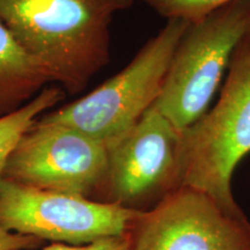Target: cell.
Instances as JSON below:
<instances>
[{
    "instance_id": "1",
    "label": "cell",
    "mask_w": 250,
    "mask_h": 250,
    "mask_svg": "<svg viewBox=\"0 0 250 250\" xmlns=\"http://www.w3.org/2000/svg\"><path fill=\"white\" fill-rule=\"evenodd\" d=\"M134 0H0V20L52 83L77 95L110 62V26Z\"/></svg>"
},
{
    "instance_id": "2",
    "label": "cell",
    "mask_w": 250,
    "mask_h": 250,
    "mask_svg": "<svg viewBox=\"0 0 250 250\" xmlns=\"http://www.w3.org/2000/svg\"><path fill=\"white\" fill-rule=\"evenodd\" d=\"M250 153V31L234 51L213 108L182 132V187L213 198L225 211L246 217L233 196L236 166Z\"/></svg>"
},
{
    "instance_id": "3",
    "label": "cell",
    "mask_w": 250,
    "mask_h": 250,
    "mask_svg": "<svg viewBox=\"0 0 250 250\" xmlns=\"http://www.w3.org/2000/svg\"><path fill=\"white\" fill-rule=\"evenodd\" d=\"M189 22L168 20L131 62L88 94L37 122L79 131L109 145L138 123L160 95L174 52Z\"/></svg>"
},
{
    "instance_id": "4",
    "label": "cell",
    "mask_w": 250,
    "mask_h": 250,
    "mask_svg": "<svg viewBox=\"0 0 250 250\" xmlns=\"http://www.w3.org/2000/svg\"><path fill=\"white\" fill-rule=\"evenodd\" d=\"M250 31V0H233L189 22L153 104L183 132L208 110L232 61Z\"/></svg>"
},
{
    "instance_id": "5",
    "label": "cell",
    "mask_w": 250,
    "mask_h": 250,
    "mask_svg": "<svg viewBox=\"0 0 250 250\" xmlns=\"http://www.w3.org/2000/svg\"><path fill=\"white\" fill-rule=\"evenodd\" d=\"M182 132L155 107L108 145L104 181L94 201L137 212L154 208L182 188Z\"/></svg>"
},
{
    "instance_id": "6",
    "label": "cell",
    "mask_w": 250,
    "mask_h": 250,
    "mask_svg": "<svg viewBox=\"0 0 250 250\" xmlns=\"http://www.w3.org/2000/svg\"><path fill=\"white\" fill-rule=\"evenodd\" d=\"M143 212L0 179V226L42 241L81 246L129 234Z\"/></svg>"
},
{
    "instance_id": "7",
    "label": "cell",
    "mask_w": 250,
    "mask_h": 250,
    "mask_svg": "<svg viewBox=\"0 0 250 250\" xmlns=\"http://www.w3.org/2000/svg\"><path fill=\"white\" fill-rule=\"evenodd\" d=\"M108 167V146L79 131L36 122L6 161L2 179L95 199Z\"/></svg>"
},
{
    "instance_id": "8",
    "label": "cell",
    "mask_w": 250,
    "mask_h": 250,
    "mask_svg": "<svg viewBox=\"0 0 250 250\" xmlns=\"http://www.w3.org/2000/svg\"><path fill=\"white\" fill-rule=\"evenodd\" d=\"M130 250H250V223L199 190L182 187L129 232Z\"/></svg>"
},
{
    "instance_id": "9",
    "label": "cell",
    "mask_w": 250,
    "mask_h": 250,
    "mask_svg": "<svg viewBox=\"0 0 250 250\" xmlns=\"http://www.w3.org/2000/svg\"><path fill=\"white\" fill-rule=\"evenodd\" d=\"M50 83L49 72L0 20V117L22 108Z\"/></svg>"
},
{
    "instance_id": "10",
    "label": "cell",
    "mask_w": 250,
    "mask_h": 250,
    "mask_svg": "<svg viewBox=\"0 0 250 250\" xmlns=\"http://www.w3.org/2000/svg\"><path fill=\"white\" fill-rule=\"evenodd\" d=\"M66 93L59 86H46L36 98L22 108L0 117V179L6 161L21 137L41 116L55 108L65 99Z\"/></svg>"
},
{
    "instance_id": "11",
    "label": "cell",
    "mask_w": 250,
    "mask_h": 250,
    "mask_svg": "<svg viewBox=\"0 0 250 250\" xmlns=\"http://www.w3.org/2000/svg\"><path fill=\"white\" fill-rule=\"evenodd\" d=\"M168 20L195 22L233 0H143Z\"/></svg>"
},
{
    "instance_id": "12",
    "label": "cell",
    "mask_w": 250,
    "mask_h": 250,
    "mask_svg": "<svg viewBox=\"0 0 250 250\" xmlns=\"http://www.w3.org/2000/svg\"><path fill=\"white\" fill-rule=\"evenodd\" d=\"M39 250H130L129 235L109 236L81 246L65 245V243H52Z\"/></svg>"
},
{
    "instance_id": "13",
    "label": "cell",
    "mask_w": 250,
    "mask_h": 250,
    "mask_svg": "<svg viewBox=\"0 0 250 250\" xmlns=\"http://www.w3.org/2000/svg\"><path fill=\"white\" fill-rule=\"evenodd\" d=\"M44 241L35 236L9 232L0 226V250H37Z\"/></svg>"
}]
</instances>
